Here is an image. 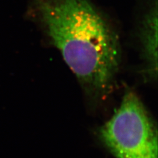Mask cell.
<instances>
[{
  "instance_id": "6da1fadb",
  "label": "cell",
  "mask_w": 158,
  "mask_h": 158,
  "mask_svg": "<svg viewBox=\"0 0 158 158\" xmlns=\"http://www.w3.org/2000/svg\"><path fill=\"white\" fill-rule=\"evenodd\" d=\"M32 9L87 94L105 98L119 69V40L90 0H32Z\"/></svg>"
},
{
  "instance_id": "3957f363",
  "label": "cell",
  "mask_w": 158,
  "mask_h": 158,
  "mask_svg": "<svg viewBox=\"0 0 158 158\" xmlns=\"http://www.w3.org/2000/svg\"><path fill=\"white\" fill-rule=\"evenodd\" d=\"M142 57L150 78L156 79L157 71V6L156 1L145 15L140 30Z\"/></svg>"
},
{
  "instance_id": "7a4b0ae2",
  "label": "cell",
  "mask_w": 158,
  "mask_h": 158,
  "mask_svg": "<svg viewBox=\"0 0 158 158\" xmlns=\"http://www.w3.org/2000/svg\"><path fill=\"white\" fill-rule=\"evenodd\" d=\"M100 134L116 158H158L156 126L132 91L126 92L120 106L102 127Z\"/></svg>"
}]
</instances>
